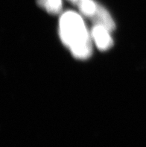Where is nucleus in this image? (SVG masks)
<instances>
[{
  "mask_svg": "<svg viewBox=\"0 0 146 147\" xmlns=\"http://www.w3.org/2000/svg\"><path fill=\"white\" fill-rule=\"evenodd\" d=\"M37 3L47 13L53 15L61 13L63 7L62 0H37Z\"/></svg>",
  "mask_w": 146,
  "mask_h": 147,
  "instance_id": "39448f33",
  "label": "nucleus"
},
{
  "mask_svg": "<svg viewBox=\"0 0 146 147\" xmlns=\"http://www.w3.org/2000/svg\"><path fill=\"white\" fill-rule=\"evenodd\" d=\"M111 32L101 25L94 24L91 28V37L100 51H107L113 46V40L111 37Z\"/></svg>",
  "mask_w": 146,
  "mask_h": 147,
  "instance_id": "f03ea898",
  "label": "nucleus"
},
{
  "mask_svg": "<svg viewBox=\"0 0 146 147\" xmlns=\"http://www.w3.org/2000/svg\"><path fill=\"white\" fill-rule=\"evenodd\" d=\"M91 20L93 21L94 24L101 25L107 28L111 32H113L116 28V23L110 13H109V11L100 4L98 5L96 13Z\"/></svg>",
  "mask_w": 146,
  "mask_h": 147,
  "instance_id": "7ed1b4c3",
  "label": "nucleus"
},
{
  "mask_svg": "<svg viewBox=\"0 0 146 147\" xmlns=\"http://www.w3.org/2000/svg\"><path fill=\"white\" fill-rule=\"evenodd\" d=\"M73 5L78 7L80 13L90 20L94 17L98 11V5L94 0H68Z\"/></svg>",
  "mask_w": 146,
  "mask_h": 147,
  "instance_id": "20e7f679",
  "label": "nucleus"
},
{
  "mask_svg": "<svg viewBox=\"0 0 146 147\" xmlns=\"http://www.w3.org/2000/svg\"><path fill=\"white\" fill-rule=\"evenodd\" d=\"M59 36L61 42L78 60H87L93 54V40L81 13L65 11L59 20Z\"/></svg>",
  "mask_w": 146,
  "mask_h": 147,
  "instance_id": "f257e3e1",
  "label": "nucleus"
}]
</instances>
